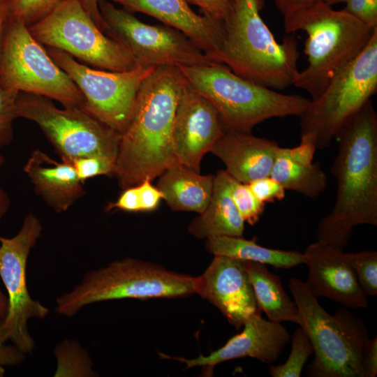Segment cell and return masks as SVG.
Segmentation results:
<instances>
[{
    "label": "cell",
    "instance_id": "obj_26",
    "mask_svg": "<svg viewBox=\"0 0 377 377\" xmlns=\"http://www.w3.org/2000/svg\"><path fill=\"white\" fill-rule=\"evenodd\" d=\"M205 249L214 256L261 263L277 269H290L304 263L303 254L297 251L266 248L255 240L242 237L221 236L207 239Z\"/></svg>",
    "mask_w": 377,
    "mask_h": 377
},
{
    "label": "cell",
    "instance_id": "obj_3",
    "mask_svg": "<svg viewBox=\"0 0 377 377\" xmlns=\"http://www.w3.org/2000/svg\"><path fill=\"white\" fill-rule=\"evenodd\" d=\"M263 0H235L223 22L218 63L260 86L282 91L300 73L298 43L290 34L279 43L262 19Z\"/></svg>",
    "mask_w": 377,
    "mask_h": 377
},
{
    "label": "cell",
    "instance_id": "obj_24",
    "mask_svg": "<svg viewBox=\"0 0 377 377\" xmlns=\"http://www.w3.org/2000/svg\"><path fill=\"white\" fill-rule=\"evenodd\" d=\"M158 177L157 187L172 211L200 214L205 210L212 198L214 175L177 166L165 170Z\"/></svg>",
    "mask_w": 377,
    "mask_h": 377
},
{
    "label": "cell",
    "instance_id": "obj_28",
    "mask_svg": "<svg viewBox=\"0 0 377 377\" xmlns=\"http://www.w3.org/2000/svg\"><path fill=\"white\" fill-rule=\"evenodd\" d=\"M346 259L353 269L358 283L364 295H377V253L362 251L357 253H345Z\"/></svg>",
    "mask_w": 377,
    "mask_h": 377
},
{
    "label": "cell",
    "instance_id": "obj_6",
    "mask_svg": "<svg viewBox=\"0 0 377 377\" xmlns=\"http://www.w3.org/2000/svg\"><path fill=\"white\" fill-rule=\"evenodd\" d=\"M194 277L133 258L87 272L80 283L56 300L55 311L72 317L84 306L125 298L188 297L194 293Z\"/></svg>",
    "mask_w": 377,
    "mask_h": 377
},
{
    "label": "cell",
    "instance_id": "obj_32",
    "mask_svg": "<svg viewBox=\"0 0 377 377\" xmlns=\"http://www.w3.org/2000/svg\"><path fill=\"white\" fill-rule=\"evenodd\" d=\"M77 175L83 183L99 175H113L116 158L106 156H90L76 158L70 161Z\"/></svg>",
    "mask_w": 377,
    "mask_h": 377
},
{
    "label": "cell",
    "instance_id": "obj_42",
    "mask_svg": "<svg viewBox=\"0 0 377 377\" xmlns=\"http://www.w3.org/2000/svg\"><path fill=\"white\" fill-rule=\"evenodd\" d=\"M10 0H0V52L10 19Z\"/></svg>",
    "mask_w": 377,
    "mask_h": 377
},
{
    "label": "cell",
    "instance_id": "obj_40",
    "mask_svg": "<svg viewBox=\"0 0 377 377\" xmlns=\"http://www.w3.org/2000/svg\"><path fill=\"white\" fill-rule=\"evenodd\" d=\"M343 8L351 15L364 23L365 24L376 28L377 22L371 17L367 8L365 0H347Z\"/></svg>",
    "mask_w": 377,
    "mask_h": 377
},
{
    "label": "cell",
    "instance_id": "obj_29",
    "mask_svg": "<svg viewBox=\"0 0 377 377\" xmlns=\"http://www.w3.org/2000/svg\"><path fill=\"white\" fill-rule=\"evenodd\" d=\"M73 360L64 357H57V367L54 376H96L91 369L92 362L87 353L80 344L72 340L62 342Z\"/></svg>",
    "mask_w": 377,
    "mask_h": 377
},
{
    "label": "cell",
    "instance_id": "obj_43",
    "mask_svg": "<svg viewBox=\"0 0 377 377\" xmlns=\"http://www.w3.org/2000/svg\"><path fill=\"white\" fill-rule=\"evenodd\" d=\"M86 11L89 14L97 26L103 31V20L99 10L98 3L101 0H78Z\"/></svg>",
    "mask_w": 377,
    "mask_h": 377
},
{
    "label": "cell",
    "instance_id": "obj_22",
    "mask_svg": "<svg viewBox=\"0 0 377 377\" xmlns=\"http://www.w3.org/2000/svg\"><path fill=\"white\" fill-rule=\"evenodd\" d=\"M316 149L300 143L293 148L279 147L269 177L285 190L297 192L314 198L322 194L327 178L319 161L313 162Z\"/></svg>",
    "mask_w": 377,
    "mask_h": 377
},
{
    "label": "cell",
    "instance_id": "obj_23",
    "mask_svg": "<svg viewBox=\"0 0 377 377\" xmlns=\"http://www.w3.org/2000/svg\"><path fill=\"white\" fill-rule=\"evenodd\" d=\"M230 176L226 170L214 175L211 200L205 210L189 224L188 230L198 239L221 236L242 237L244 221L230 195Z\"/></svg>",
    "mask_w": 377,
    "mask_h": 377
},
{
    "label": "cell",
    "instance_id": "obj_35",
    "mask_svg": "<svg viewBox=\"0 0 377 377\" xmlns=\"http://www.w3.org/2000/svg\"><path fill=\"white\" fill-rule=\"evenodd\" d=\"M9 338L3 325V319L0 318V365L16 366L22 364L26 354L20 350L14 344L7 345Z\"/></svg>",
    "mask_w": 377,
    "mask_h": 377
},
{
    "label": "cell",
    "instance_id": "obj_39",
    "mask_svg": "<svg viewBox=\"0 0 377 377\" xmlns=\"http://www.w3.org/2000/svg\"><path fill=\"white\" fill-rule=\"evenodd\" d=\"M362 366L364 377H375L377 374V339H368L362 355Z\"/></svg>",
    "mask_w": 377,
    "mask_h": 377
},
{
    "label": "cell",
    "instance_id": "obj_44",
    "mask_svg": "<svg viewBox=\"0 0 377 377\" xmlns=\"http://www.w3.org/2000/svg\"><path fill=\"white\" fill-rule=\"evenodd\" d=\"M4 163V158L0 154V168ZM10 198L8 195L0 186V221L3 219L5 214L8 212L10 207Z\"/></svg>",
    "mask_w": 377,
    "mask_h": 377
},
{
    "label": "cell",
    "instance_id": "obj_19",
    "mask_svg": "<svg viewBox=\"0 0 377 377\" xmlns=\"http://www.w3.org/2000/svg\"><path fill=\"white\" fill-rule=\"evenodd\" d=\"M131 13L150 15L182 33L213 62L218 63L223 22L194 12L186 0H112Z\"/></svg>",
    "mask_w": 377,
    "mask_h": 377
},
{
    "label": "cell",
    "instance_id": "obj_45",
    "mask_svg": "<svg viewBox=\"0 0 377 377\" xmlns=\"http://www.w3.org/2000/svg\"><path fill=\"white\" fill-rule=\"evenodd\" d=\"M365 2L371 17L377 22V0H365Z\"/></svg>",
    "mask_w": 377,
    "mask_h": 377
},
{
    "label": "cell",
    "instance_id": "obj_8",
    "mask_svg": "<svg viewBox=\"0 0 377 377\" xmlns=\"http://www.w3.org/2000/svg\"><path fill=\"white\" fill-rule=\"evenodd\" d=\"M377 91V31L352 62L311 100L300 118V143L329 147L346 122Z\"/></svg>",
    "mask_w": 377,
    "mask_h": 377
},
{
    "label": "cell",
    "instance_id": "obj_36",
    "mask_svg": "<svg viewBox=\"0 0 377 377\" xmlns=\"http://www.w3.org/2000/svg\"><path fill=\"white\" fill-rule=\"evenodd\" d=\"M189 4L198 6L203 14L224 22L232 10L231 0H186Z\"/></svg>",
    "mask_w": 377,
    "mask_h": 377
},
{
    "label": "cell",
    "instance_id": "obj_5",
    "mask_svg": "<svg viewBox=\"0 0 377 377\" xmlns=\"http://www.w3.org/2000/svg\"><path fill=\"white\" fill-rule=\"evenodd\" d=\"M177 66L188 84L216 108L225 131L251 133L269 119L300 117L311 101L253 83L222 64Z\"/></svg>",
    "mask_w": 377,
    "mask_h": 377
},
{
    "label": "cell",
    "instance_id": "obj_49",
    "mask_svg": "<svg viewBox=\"0 0 377 377\" xmlns=\"http://www.w3.org/2000/svg\"><path fill=\"white\" fill-rule=\"evenodd\" d=\"M232 1H235V0H231Z\"/></svg>",
    "mask_w": 377,
    "mask_h": 377
},
{
    "label": "cell",
    "instance_id": "obj_33",
    "mask_svg": "<svg viewBox=\"0 0 377 377\" xmlns=\"http://www.w3.org/2000/svg\"><path fill=\"white\" fill-rule=\"evenodd\" d=\"M18 93L0 86V149L13 138V121L17 118L15 103Z\"/></svg>",
    "mask_w": 377,
    "mask_h": 377
},
{
    "label": "cell",
    "instance_id": "obj_15",
    "mask_svg": "<svg viewBox=\"0 0 377 377\" xmlns=\"http://www.w3.org/2000/svg\"><path fill=\"white\" fill-rule=\"evenodd\" d=\"M224 132L216 108L186 80L179 96L172 131L179 166L200 172L203 156Z\"/></svg>",
    "mask_w": 377,
    "mask_h": 377
},
{
    "label": "cell",
    "instance_id": "obj_27",
    "mask_svg": "<svg viewBox=\"0 0 377 377\" xmlns=\"http://www.w3.org/2000/svg\"><path fill=\"white\" fill-rule=\"evenodd\" d=\"M291 350L287 360L282 364L269 365L268 372L272 377H300L313 348L306 331L296 328L290 337Z\"/></svg>",
    "mask_w": 377,
    "mask_h": 377
},
{
    "label": "cell",
    "instance_id": "obj_41",
    "mask_svg": "<svg viewBox=\"0 0 377 377\" xmlns=\"http://www.w3.org/2000/svg\"><path fill=\"white\" fill-rule=\"evenodd\" d=\"M323 0H274L283 18Z\"/></svg>",
    "mask_w": 377,
    "mask_h": 377
},
{
    "label": "cell",
    "instance_id": "obj_11",
    "mask_svg": "<svg viewBox=\"0 0 377 377\" xmlns=\"http://www.w3.org/2000/svg\"><path fill=\"white\" fill-rule=\"evenodd\" d=\"M43 45L55 48L89 66L110 71L139 67L130 54L107 36L78 0H64L28 26Z\"/></svg>",
    "mask_w": 377,
    "mask_h": 377
},
{
    "label": "cell",
    "instance_id": "obj_10",
    "mask_svg": "<svg viewBox=\"0 0 377 377\" xmlns=\"http://www.w3.org/2000/svg\"><path fill=\"white\" fill-rule=\"evenodd\" d=\"M0 86L55 100L64 107H83L84 103L78 87L28 26L11 17L0 52Z\"/></svg>",
    "mask_w": 377,
    "mask_h": 377
},
{
    "label": "cell",
    "instance_id": "obj_4",
    "mask_svg": "<svg viewBox=\"0 0 377 377\" xmlns=\"http://www.w3.org/2000/svg\"><path fill=\"white\" fill-rule=\"evenodd\" d=\"M286 34L307 35V66L293 85L316 98L332 78L352 62L369 43L377 27L362 22L344 9L334 10L323 1L283 18Z\"/></svg>",
    "mask_w": 377,
    "mask_h": 377
},
{
    "label": "cell",
    "instance_id": "obj_38",
    "mask_svg": "<svg viewBox=\"0 0 377 377\" xmlns=\"http://www.w3.org/2000/svg\"><path fill=\"white\" fill-rule=\"evenodd\" d=\"M114 209L129 212H141L137 185L124 189L116 202L108 204V211Z\"/></svg>",
    "mask_w": 377,
    "mask_h": 377
},
{
    "label": "cell",
    "instance_id": "obj_17",
    "mask_svg": "<svg viewBox=\"0 0 377 377\" xmlns=\"http://www.w3.org/2000/svg\"><path fill=\"white\" fill-rule=\"evenodd\" d=\"M302 254L309 268L304 282L316 298L327 297L353 309L367 307V296L342 249L317 240Z\"/></svg>",
    "mask_w": 377,
    "mask_h": 377
},
{
    "label": "cell",
    "instance_id": "obj_47",
    "mask_svg": "<svg viewBox=\"0 0 377 377\" xmlns=\"http://www.w3.org/2000/svg\"><path fill=\"white\" fill-rule=\"evenodd\" d=\"M324 2L327 3L330 6H332L334 4H337L339 3L346 2L347 0H323Z\"/></svg>",
    "mask_w": 377,
    "mask_h": 377
},
{
    "label": "cell",
    "instance_id": "obj_7",
    "mask_svg": "<svg viewBox=\"0 0 377 377\" xmlns=\"http://www.w3.org/2000/svg\"><path fill=\"white\" fill-rule=\"evenodd\" d=\"M288 287L313 348L306 376L364 377L362 355L369 338L363 321L346 309L329 314L298 278L290 279Z\"/></svg>",
    "mask_w": 377,
    "mask_h": 377
},
{
    "label": "cell",
    "instance_id": "obj_46",
    "mask_svg": "<svg viewBox=\"0 0 377 377\" xmlns=\"http://www.w3.org/2000/svg\"><path fill=\"white\" fill-rule=\"evenodd\" d=\"M8 299L0 289V318L4 319L7 313Z\"/></svg>",
    "mask_w": 377,
    "mask_h": 377
},
{
    "label": "cell",
    "instance_id": "obj_37",
    "mask_svg": "<svg viewBox=\"0 0 377 377\" xmlns=\"http://www.w3.org/2000/svg\"><path fill=\"white\" fill-rule=\"evenodd\" d=\"M141 212H152L157 209L163 200V194L149 179H145L137 185Z\"/></svg>",
    "mask_w": 377,
    "mask_h": 377
},
{
    "label": "cell",
    "instance_id": "obj_20",
    "mask_svg": "<svg viewBox=\"0 0 377 377\" xmlns=\"http://www.w3.org/2000/svg\"><path fill=\"white\" fill-rule=\"evenodd\" d=\"M279 147L275 141L251 132L225 131L210 152L221 160L230 175L249 184L269 177Z\"/></svg>",
    "mask_w": 377,
    "mask_h": 377
},
{
    "label": "cell",
    "instance_id": "obj_48",
    "mask_svg": "<svg viewBox=\"0 0 377 377\" xmlns=\"http://www.w3.org/2000/svg\"><path fill=\"white\" fill-rule=\"evenodd\" d=\"M5 373V369L3 368V366L0 365V376H3Z\"/></svg>",
    "mask_w": 377,
    "mask_h": 377
},
{
    "label": "cell",
    "instance_id": "obj_1",
    "mask_svg": "<svg viewBox=\"0 0 377 377\" xmlns=\"http://www.w3.org/2000/svg\"><path fill=\"white\" fill-rule=\"evenodd\" d=\"M330 171L337 180L332 211L318 223V241L343 249L358 225L377 226V114L369 100L336 136Z\"/></svg>",
    "mask_w": 377,
    "mask_h": 377
},
{
    "label": "cell",
    "instance_id": "obj_34",
    "mask_svg": "<svg viewBox=\"0 0 377 377\" xmlns=\"http://www.w3.org/2000/svg\"><path fill=\"white\" fill-rule=\"evenodd\" d=\"M248 185L256 198L263 205L281 200L286 196L285 188L270 177L253 180Z\"/></svg>",
    "mask_w": 377,
    "mask_h": 377
},
{
    "label": "cell",
    "instance_id": "obj_9",
    "mask_svg": "<svg viewBox=\"0 0 377 377\" xmlns=\"http://www.w3.org/2000/svg\"><path fill=\"white\" fill-rule=\"evenodd\" d=\"M15 114L36 124L62 161L90 156L117 158L121 133L83 107L61 109L48 98L20 92Z\"/></svg>",
    "mask_w": 377,
    "mask_h": 377
},
{
    "label": "cell",
    "instance_id": "obj_30",
    "mask_svg": "<svg viewBox=\"0 0 377 377\" xmlns=\"http://www.w3.org/2000/svg\"><path fill=\"white\" fill-rule=\"evenodd\" d=\"M230 195L244 222L251 226L256 224L264 212L265 205L256 198L248 184L242 183L232 177Z\"/></svg>",
    "mask_w": 377,
    "mask_h": 377
},
{
    "label": "cell",
    "instance_id": "obj_21",
    "mask_svg": "<svg viewBox=\"0 0 377 377\" xmlns=\"http://www.w3.org/2000/svg\"><path fill=\"white\" fill-rule=\"evenodd\" d=\"M24 170L36 195L57 213L67 211L86 193L71 163L58 162L40 149L31 153Z\"/></svg>",
    "mask_w": 377,
    "mask_h": 377
},
{
    "label": "cell",
    "instance_id": "obj_13",
    "mask_svg": "<svg viewBox=\"0 0 377 377\" xmlns=\"http://www.w3.org/2000/svg\"><path fill=\"white\" fill-rule=\"evenodd\" d=\"M42 230L39 219L30 213L15 236L7 238L0 235V277L8 293L3 325L9 341L26 355L35 348L28 330L29 320L43 319L50 313L48 308L31 297L27 283V260Z\"/></svg>",
    "mask_w": 377,
    "mask_h": 377
},
{
    "label": "cell",
    "instance_id": "obj_12",
    "mask_svg": "<svg viewBox=\"0 0 377 377\" xmlns=\"http://www.w3.org/2000/svg\"><path fill=\"white\" fill-rule=\"evenodd\" d=\"M103 31L119 43L138 66H196L215 63L182 33L166 25L142 22L132 13L101 0Z\"/></svg>",
    "mask_w": 377,
    "mask_h": 377
},
{
    "label": "cell",
    "instance_id": "obj_2",
    "mask_svg": "<svg viewBox=\"0 0 377 377\" xmlns=\"http://www.w3.org/2000/svg\"><path fill=\"white\" fill-rule=\"evenodd\" d=\"M185 81L178 66L168 65L155 68L142 83L116 158L113 175L122 189L179 166L172 131Z\"/></svg>",
    "mask_w": 377,
    "mask_h": 377
},
{
    "label": "cell",
    "instance_id": "obj_25",
    "mask_svg": "<svg viewBox=\"0 0 377 377\" xmlns=\"http://www.w3.org/2000/svg\"><path fill=\"white\" fill-rule=\"evenodd\" d=\"M249 274L258 306L268 320L292 322L301 326L299 309L281 283V278L271 272L266 265L258 262L243 261Z\"/></svg>",
    "mask_w": 377,
    "mask_h": 377
},
{
    "label": "cell",
    "instance_id": "obj_16",
    "mask_svg": "<svg viewBox=\"0 0 377 377\" xmlns=\"http://www.w3.org/2000/svg\"><path fill=\"white\" fill-rule=\"evenodd\" d=\"M193 290L218 308L237 330L251 316L261 313L242 260L214 256L205 271L194 277Z\"/></svg>",
    "mask_w": 377,
    "mask_h": 377
},
{
    "label": "cell",
    "instance_id": "obj_14",
    "mask_svg": "<svg viewBox=\"0 0 377 377\" xmlns=\"http://www.w3.org/2000/svg\"><path fill=\"white\" fill-rule=\"evenodd\" d=\"M47 51L81 91L83 108L121 133L142 83L155 68L139 66L127 71L94 69L61 50L47 47Z\"/></svg>",
    "mask_w": 377,
    "mask_h": 377
},
{
    "label": "cell",
    "instance_id": "obj_18",
    "mask_svg": "<svg viewBox=\"0 0 377 377\" xmlns=\"http://www.w3.org/2000/svg\"><path fill=\"white\" fill-rule=\"evenodd\" d=\"M243 330L232 337L222 347L209 355L194 359L177 357L159 353L162 358H170L185 363L186 369L201 366L207 369L221 362L249 357L271 365L283 353L290 340L286 328L281 323L262 318L261 313L251 316L244 323Z\"/></svg>",
    "mask_w": 377,
    "mask_h": 377
},
{
    "label": "cell",
    "instance_id": "obj_31",
    "mask_svg": "<svg viewBox=\"0 0 377 377\" xmlns=\"http://www.w3.org/2000/svg\"><path fill=\"white\" fill-rule=\"evenodd\" d=\"M64 0H10V17L27 26L39 20Z\"/></svg>",
    "mask_w": 377,
    "mask_h": 377
}]
</instances>
